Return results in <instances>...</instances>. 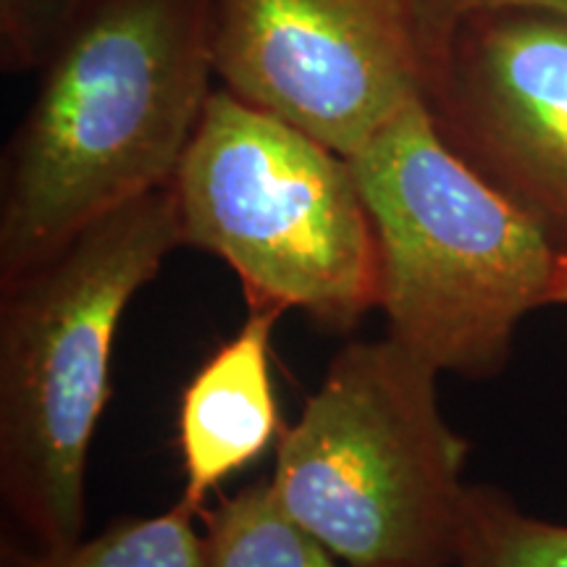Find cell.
<instances>
[{"instance_id":"6da1fadb","label":"cell","mask_w":567,"mask_h":567,"mask_svg":"<svg viewBox=\"0 0 567 567\" xmlns=\"http://www.w3.org/2000/svg\"><path fill=\"white\" fill-rule=\"evenodd\" d=\"M42 71L6 153L0 287L172 187L213 92V0H101Z\"/></svg>"},{"instance_id":"7a4b0ae2","label":"cell","mask_w":567,"mask_h":567,"mask_svg":"<svg viewBox=\"0 0 567 567\" xmlns=\"http://www.w3.org/2000/svg\"><path fill=\"white\" fill-rule=\"evenodd\" d=\"M182 245L174 189L163 187L3 284L0 496L38 551L82 542L90 450L111 394L118 326Z\"/></svg>"},{"instance_id":"3957f363","label":"cell","mask_w":567,"mask_h":567,"mask_svg":"<svg viewBox=\"0 0 567 567\" xmlns=\"http://www.w3.org/2000/svg\"><path fill=\"white\" fill-rule=\"evenodd\" d=\"M350 163L379 239L386 337L439 375L492 379L549 305L555 245L444 140L425 97Z\"/></svg>"},{"instance_id":"277c9868","label":"cell","mask_w":567,"mask_h":567,"mask_svg":"<svg viewBox=\"0 0 567 567\" xmlns=\"http://www.w3.org/2000/svg\"><path fill=\"white\" fill-rule=\"evenodd\" d=\"M439 373L394 339L354 342L281 431L271 494L354 567H452L467 442L439 408Z\"/></svg>"},{"instance_id":"5b68a950","label":"cell","mask_w":567,"mask_h":567,"mask_svg":"<svg viewBox=\"0 0 567 567\" xmlns=\"http://www.w3.org/2000/svg\"><path fill=\"white\" fill-rule=\"evenodd\" d=\"M184 245L221 258L250 305L350 329L379 308V239L352 163L213 90L172 182Z\"/></svg>"},{"instance_id":"8992f818","label":"cell","mask_w":567,"mask_h":567,"mask_svg":"<svg viewBox=\"0 0 567 567\" xmlns=\"http://www.w3.org/2000/svg\"><path fill=\"white\" fill-rule=\"evenodd\" d=\"M423 0H213L224 87L344 158L425 97Z\"/></svg>"},{"instance_id":"52a82bcc","label":"cell","mask_w":567,"mask_h":567,"mask_svg":"<svg viewBox=\"0 0 567 567\" xmlns=\"http://www.w3.org/2000/svg\"><path fill=\"white\" fill-rule=\"evenodd\" d=\"M425 103L444 140L567 252V19L457 21L431 48Z\"/></svg>"},{"instance_id":"ba28073f","label":"cell","mask_w":567,"mask_h":567,"mask_svg":"<svg viewBox=\"0 0 567 567\" xmlns=\"http://www.w3.org/2000/svg\"><path fill=\"white\" fill-rule=\"evenodd\" d=\"M279 305H250V316L193 375L179 405L184 463L182 505L203 513L205 499L279 434L271 379V331Z\"/></svg>"},{"instance_id":"9c48e42d","label":"cell","mask_w":567,"mask_h":567,"mask_svg":"<svg viewBox=\"0 0 567 567\" xmlns=\"http://www.w3.org/2000/svg\"><path fill=\"white\" fill-rule=\"evenodd\" d=\"M208 567H354L276 505L268 481L200 513Z\"/></svg>"},{"instance_id":"30bf717a","label":"cell","mask_w":567,"mask_h":567,"mask_svg":"<svg viewBox=\"0 0 567 567\" xmlns=\"http://www.w3.org/2000/svg\"><path fill=\"white\" fill-rule=\"evenodd\" d=\"M452 567H567V523L530 515L494 486H467Z\"/></svg>"},{"instance_id":"8fae6325","label":"cell","mask_w":567,"mask_h":567,"mask_svg":"<svg viewBox=\"0 0 567 567\" xmlns=\"http://www.w3.org/2000/svg\"><path fill=\"white\" fill-rule=\"evenodd\" d=\"M200 513L174 505L168 513L132 517L63 551H38L24 567H208Z\"/></svg>"},{"instance_id":"7c38bea8","label":"cell","mask_w":567,"mask_h":567,"mask_svg":"<svg viewBox=\"0 0 567 567\" xmlns=\"http://www.w3.org/2000/svg\"><path fill=\"white\" fill-rule=\"evenodd\" d=\"M101 0H0V63L21 74L45 69Z\"/></svg>"},{"instance_id":"4fadbf2b","label":"cell","mask_w":567,"mask_h":567,"mask_svg":"<svg viewBox=\"0 0 567 567\" xmlns=\"http://www.w3.org/2000/svg\"><path fill=\"white\" fill-rule=\"evenodd\" d=\"M488 11H538L549 13V17L567 19V0H423L429 55L431 48H434L457 21L473 17V13Z\"/></svg>"},{"instance_id":"5bb4252c","label":"cell","mask_w":567,"mask_h":567,"mask_svg":"<svg viewBox=\"0 0 567 567\" xmlns=\"http://www.w3.org/2000/svg\"><path fill=\"white\" fill-rule=\"evenodd\" d=\"M549 305H567V252H557L555 274L549 284Z\"/></svg>"}]
</instances>
